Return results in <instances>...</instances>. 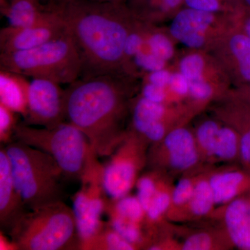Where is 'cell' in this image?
Returning a JSON list of instances; mask_svg holds the SVG:
<instances>
[{
  "mask_svg": "<svg viewBox=\"0 0 250 250\" xmlns=\"http://www.w3.org/2000/svg\"><path fill=\"white\" fill-rule=\"evenodd\" d=\"M51 10L62 18L80 52L83 78L114 75L124 60L130 31L119 3L59 0Z\"/></svg>",
  "mask_w": 250,
  "mask_h": 250,
  "instance_id": "1",
  "label": "cell"
},
{
  "mask_svg": "<svg viewBox=\"0 0 250 250\" xmlns=\"http://www.w3.org/2000/svg\"><path fill=\"white\" fill-rule=\"evenodd\" d=\"M65 95L67 123L84 134L98 156L111 155L126 134L121 129L124 95L114 75L77 80Z\"/></svg>",
  "mask_w": 250,
  "mask_h": 250,
  "instance_id": "2",
  "label": "cell"
},
{
  "mask_svg": "<svg viewBox=\"0 0 250 250\" xmlns=\"http://www.w3.org/2000/svg\"><path fill=\"white\" fill-rule=\"evenodd\" d=\"M4 149L15 184L28 209L63 202V172L52 156L16 140Z\"/></svg>",
  "mask_w": 250,
  "mask_h": 250,
  "instance_id": "3",
  "label": "cell"
},
{
  "mask_svg": "<svg viewBox=\"0 0 250 250\" xmlns=\"http://www.w3.org/2000/svg\"><path fill=\"white\" fill-rule=\"evenodd\" d=\"M0 66L11 73L60 84L76 82L83 70L80 52L69 32L34 48L1 53Z\"/></svg>",
  "mask_w": 250,
  "mask_h": 250,
  "instance_id": "4",
  "label": "cell"
},
{
  "mask_svg": "<svg viewBox=\"0 0 250 250\" xmlns=\"http://www.w3.org/2000/svg\"><path fill=\"white\" fill-rule=\"evenodd\" d=\"M9 236L18 250H81L74 210L63 202L27 210Z\"/></svg>",
  "mask_w": 250,
  "mask_h": 250,
  "instance_id": "5",
  "label": "cell"
},
{
  "mask_svg": "<svg viewBox=\"0 0 250 250\" xmlns=\"http://www.w3.org/2000/svg\"><path fill=\"white\" fill-rule=\"evenodd\" d=\"M14 140L49 154L67 179L81 180L96 154L84 134L69 123L54 128H36L22 122L16 126Z\"/></svg>",
  "mask_w": 250,
  "mask_h": 250,
  "instance_id": "6",
  "label": "cell"
},
{
  "mask_svg": "<svg viewBox=\"0 0 250 250\" xmlns=\"http://www.w3.org/2000/svg\"><path fill=\"white\" fill-rule=\"evenodd\" d=\"M149 142L133 131L125 139L103 165L104 188L110 199L129 195L136 186L141 171L147 163Z\"/></svg>",
  "mask_w": 250,
  "mask_h": 250,
  "instance_id": "7",
  "label": "cell"
},
{
  "mask_svg": "<svg viewBox=\"0 0 250 250\" xmlns=\"http://www.w3.org/2000/svg\"><path fill=\"white\" fill-rule=\"evenodd\" d=\"M95 154L81 179V188L73 198V209L81 241L83 245L93 238L103 228L108 197L104 188L103 164Z\"/></svg>",
  "mask_w": 250,
  "mask_h": 250,
  "instance_id": "8",
  "label": "cell"
},
{
  "mask_svg": "<svg viewBox=\"0 0 250 250\" xmlns=\"http://www.w3.org/2000/svg\"><path fill=\"white\" fill-rule=\"evenodd\" d=\"M60 83L46 79L32 78L29 82L27 114L24 123L54 128L66 121L65 90Z\"/></svg>",
  "mask_w": 250,
  "mask_h": 250,
  "instance_id": "9",
  "label": "cell"
},
{
  "mask_svg": "<svg viewBox=\"0 0 250 250\" xmlns=\"http://www.w3.org/2000/svg\"><path fill=\"white\" fill-rule=\"evenodd\" d=\"M202 159L195 136L189 130H171L162 141L154 143L147 161L156 167H167L176 172L195 168Z\"/></svg>",
  "mask_w": 250,
  "mask_h": 250,
  "instance_id": "10",
  "label": "cell"
},
{
  "mask_svg": "<svg viewBox=\"0 0 250 250\" xmlns=\"http://www.w3.org/2000/svg\"><path fill=\"white\" fill-rule=\"evenodd\" d=\"M49 14L40 22L25 27L3 28L0 31L1 53L27 50L58 39L68 33L65 22L57 13Z\"/></svg>",
  "mask_w": 250,
  "mask_h": 250,
  "instance_id": "11",
  "label": "cell"
},
{
  "mask_svg": "<svg viewBox=\"0 0 250 250\" xmlns=\"http://www.w3.org/2000/svg\"><path fill=\"white\" fill-rule=\"evenodd\" d=\"M29 210L15 184L11 164L4 147L0 150V225L9 235L16 224Z\"/></svg>",
  "mask_w": 250,
  "mask_h": 250,
  "instance_id": "12",
  "label": "cell"
},
{
  "mask_svg": "<svg viewBox=\"0 0 250 250\" xmlns=\"http://www.w3.org/2000/svg\"><path fill=\"white\" fill-rule=\"evenodd\" d=\"M166 115V108L163 104L142 97L135 104L133 112L134 131L149 143L160 142L170 132L165 123Z\"/></svg>",
  "mask_w": 250,
  "mask_h": 250,
  "instance_id": "13",
  "label": "cell"
},
{
  "mask_svg": "<svg viewBox=\"0 0 250 250\" xmlns=\"http://www.w3.org/2000/svg\"><path fill=\"white\" fill-rule=\"evenodd\" d=\"M223 207L225 231L233 247L250 250V194L237 197Z\"/></svg>",
  "mask_w": 250,
  "mask_h": 250,
  "instance_id": "14",
  "label": "cell"
},
{
  "mask_svg": "<svg viewBox=\"0 0 250 250\" xmlns=\"http://www.w3.org/2000/svg\"><path fill=\"white\" fill-rule=\"evenodd\" d=\"M213 21L211 13L189 8L176 16L170 32L187 47L198 48L205 42L206 31Z\"/></svg>",
  "mask_w": 250,
  "mask_h": 250,
  "instance_id": "15",
  "label": "cell"
},
{
  "mask_svg": "<svg viewBox=\"0 0 250 250\" xmlns=\"http://www.w3.org/2000/svg\"><path fill=\"white\" fill-rule=\"evenodd\" d=\"M215 205H225L250 194V170L231 169L208 174Z\"/></svg>",
  "mask_w": 250,
  "mask_h": 250,
  "instance_id": "16",
  "label": "cell"
},
{
  "mask_svg": "<svg viewBox=\"0 0 250 250\" xmlns=\"http://www.w3.org/2000/svg\"><path fill=\"white\" fill-rule=\"evenodd\" d=\"M215 205L214 194L208 175H199L191 198L188 202L169 217L170 220L198 218L209 215Z\"/></svg>",
  "mask_w": 250,
  "mask_h": 250,
  "instance_id": "17",
  "label": "cell"
},
{
  "mask_svg": "<svg viewBox=\"0 0 250 250\" xmlns=\"http://www.w3.org/2000/svg\"><path fill=\"white\" fill-rule=\"evenodd\" d=\"M22 77L1 70L0 103L24 118L27 111L29 83Z\"/></svg>",
  "mask_w": 250,
  "mask_h": 250,
  "instance_id": "18",
  "label": "cell"
},
{
  "mask_svg": "<svg viewBox=\"0 0 250 250\" xmlns=\"http://www.w3.org/2000/svg\"><path fill=\"white\" fill-rule=\"evenodd\" d=\"M9 25L13 27H25L40 22L49 14V10H43L39 0H11L3 8Z\"/></svg>",
  "mask_w": 250,
  "mask_h": 250,
  "instance_id": "19",
  "label": "cell"
},
{
  "mask_svg": "<svg viewBox=\"0 0 250 250\" xmlns=\"http://www.w3.org/2000/svg\"><path fill=\"white\" fill-rule=\"evenodd\" d=\"M172 190L173 188L161 174L157 190L146 211L145 229L147 234L155 229L161 220L167 215L172 204Z\"/></svg>",
  "mask_w": 250,
  "mask_h": 250,
  "instance_id": "20",
  "label": "cell"
},
{
  "mask_svg": "<svg viewBox=\"0 0 250 250\" xmlns=\"http://www.w3.org/2000/svg\"><path fill=\"white\" fill-rule=\"evenodd\" d=\"M233 247L224 230L220 231H200L188 237L181 245L182 250H226Z\"/></svg>",
  "mask_w": 250,
  "mask_h": 250,
  "instance_id": "21",
  "label": "cell"
},
{
  "mask_svg": "<svg viewBox=\"0 0 250 250\" xmlns=\"http://www.w3.org/2000/svg\"><path fill=\"white\" fill-rule=\"evenodd\" d=\"M82 250H134L131 243L126 241L106 223L96 234L82 247Z\"/></svg>",
  "mask_w": 250,
  "mask_h": 250,
  "instance_id": "22",
  "label": "cell"
},
{
  "mask_svg": "<svg viewBox=\"0 0 250 250\" xmlns=\"http://www.w3.org/2000/svg\"><path fill=\"white\" fill-rule=\"evenodd\" d=\"M240 159V136L236 130L220 126L215 141L213 161H232Z\"/></svg>",
  "mask_w": 250,
  "mask_h": 250,
  "instance_id": "23",
  "label": "cell"
},
{
  "mask_svg": "<svg viewBox=\"0 0 250 250\" xmlns=\"http://www.w3.org/2000/svg\"><path fill=\"white\" fill-rule=\"evenodd\" d=\"M220 126L213 121L202 123L196 131L195 139L202 159L213 161L215 141Z\"/></svg>",
  "mask_w": 250,
  "mask_h": 250,
  "instance_id": "24",
  "label": "cell"
},
{
  "mask_svg": "<svg viewBox=\"0 0 250 250\" xmlns=\"http://www.w3.org/2000/svg\"><path fill=\"white\" fill-rule=\"evenodd\" d=\"M230 49L238 62L241 77L250 82V38L246 33L233 36L230 41Z\"/></svg>",
  "mask_w": 250,
  "mask_h": 250,
  "instance_id": "25",
  "label": "cell"
},
{
  "mask_svg": "<svg viewBox=\"0 0 250 250\" xmlns=\"http://www.w3.org/2000/svg\"><path fill=\"white\" fill-rule=\"evenodd\" d=\"M199 175L187 176L181 179L173 188L172 204L166 217L169 218L177 210L183 208L191 198Z\"/></svg>",
  "mask_w": 250,
  "mask_h": 250,
  "instance_id": "26",
  "label": "cell"
},
{
  "mask_svg": "<svg viewBox=\"0 0 250 250\" xmlns=\"http://www.w3.org/2000/svg\"><path fill=\"white\" fill-rule=\"evenodd\" d=\"M160 177L161 174L159 172H149L139 177L136 182V196L142 205L145 211H146L150 205L153 197L157 190Z\"/></svg>",
  "mask_w": 250,
  "mask_h": 250,
  "instance_id": "27",
  "label": "cell"
},
{
  "mask_svg": "<svg viewBox=\"0 0 250 250\" xmlns=\"http://www.w3.org/2000/svg\"><path fill=\"white\" fill-rule=\"evenodd\" d=\"M17 113L0 103V141L9 144L14 141V133L18 123Z\"/></svg>",
  "mask_w": 250,
  "mask_h": 250,
  "instance_id": "28",
  "label": "cell"
},
{
  "mask_svg": "<svg viewBox=\"0 0 250 250\" xmlns=\"http://www.w3.org/2000/svg\"><path fill=\"white\" fill-rule=\"evenodd\" d=\"M240 136V159L243 168L250 170V106L245 120L237 128Z\"/></svg>",
  "mask_w": 250,
  "mask_h": 250,
  "instance_id": "29",
  "label": "cell"
},
{
  "mask_svg": "<svg viewBox=\"0 0 250 250\" xmlns=\"http://www.w3.org/2000/svg\"><path fill=\"white\" fill-rule=\"evenodd\" d=\"M147 44L149 52L165 62L170 59L173 55L174 50L172 43L169 39L163 34H152L148 39Z\"/></svg>",
  "mask_w": 250,
  "mask_h": 250,
  "instance_id": "30",
  "label": "cell"
},
{
  "mask_svg": "<svg viewBox=\"0 0 250 250\" xmlns=\"http://www.w3.org/2000/svg\"><path fill=\"white\" fill-rule=\"evenodd\" d=\"M205 62L201 56L198 54H191L182 59L180 62L181 73L187 77V80L193 81L203 78Z\"/></svg>",
  "mask_w": 250,
  "mask_h": 250,
  "instance_id": "31",
  "label": "cell"
},
{
  "mask_svg": "<svg viewBox=\"0 0 250 250\" xmlns=\"http://www.w3.org/2000/svg\"><path fill=\"white\" fill-rule=\"evenodd\" d=\"M134 62L138 66L147 71L154 72L162 70L165 61L156 57L152 52H139L134 57Z\"/></svg>",
  "mask_w": 250,
  "mask_h": 250,
  "instance_id": "32",
  "label": "cell"
},
{
  "mask_svg": "<svg viewBox=\"0 0 250 250\" xmlns=\"http://www.w3.org/2000/svg\"><path fill=\"white\" fill-rule=\"evenodd\" d=\"M189 93L196 100H206L211 96L213 90L211 86L202 78L189 82Z\"/></svg>",
  "mask_w": 250,
  "mask_h": 250,
  "instance_id": "33",
  "label": "cell"
},
{
  "mask_svg": "<svg viewBox=\"0 0 250 250\" xmlns=\"http://www.w3.org/2000/svg\"><path fill=\"white\" fill-rule=\"evenodd\" d=\"M144 42L143 36L140 35L139 33L130 31L125 42L124 59L125 57H135L142 50Z\"/></svg>",
  "mask_w": 250,
  "mask_h": 250,
  "instance_id": "34",
  "label": "cell"
},
{
  "mask_svg": "<svg viewBox=\"0 0 250 250\" xmlns=\"http://www.w3.org/2000/svg\"><path fill=\"white\" fill-rule=\"evenodd\" d=\"M166 92L164 88L148 83L143 90V97L154 103H164L166 99Z\"/></svg>",
  "mask_w": 250,
  "mask_h": 250,
  "instance_id": "35",
  "label": "cell"
},
{
  "mask_svg": "<svg viewBox=\"0 0 250 250\" xmlns=\"http://www.w3.org/2000/svg\"><path fill=\"white\" fill-rule=\"evenodd\" d=\"M171 89L179 95H184L189 92V81L182 73L171 75L169 82Z\"/></svg>",
  "mask_w": 250,
  "mask_h": 250,
  "instance_id": "36",
  "label": "cell"
},
{
  "mask_svg": "<svg viewBox=\"0 0 250 250\" xmlns=\"http://www.w3.org/2000/svg\"><path fill=\"white\" fill-rule=\"evenodd\" d=\"M186 4L191 9L214 12L218 11L220 4L218 0H184Z\"/></svg>",
  "mask_w": 250,
  "mask_h": 250,
  "instance_id": "37",
  "label": "cell"
},
{
  "mask_svg": "<svg viewBox=\"0 0 250 250\" xmlns=\"http://www.w3.org/2000/svg\"><path fill=\"white\" fill-rule=\"evenodd\" d=\"M170 77V74L162 69L157 71L152 72L149 77V83L165 88L166 85H169Z\"/></svg>",
  "mask_w": 250,
  "mask_h": 250,
  "instance_id": "38",
  "label": "cell"
},
{
  "mask_svg": "<svg viewBox=\"0 0 250 250\" xmlns=\"http://www.w3.org/2000/svg\"><path fill=\"white\" fill-rule=\"evenodd\" d=\"M2 231L0 233V250H18L17 246L12 240L3 234Z\"/></svg>",
  "mask_w": 250,
  "mask_h": 250,
  "instance_id": "39",
  "label": "cell"
},
{
  "mask_svg": "<svg viewBox=\"0 0 250 250\" xmlns=\"http://www.w3.org/2000/svg\"><path fill=\"white\" fill-rule=\"evenodd\" d=\"M164 4L169 7H175L179 5L182 0H161Z\"/></svg>",
  "mask_w": 250,
  "mask_h": 250,
  "instance_id": "40",
  "label": "cell"
},
{
  "mask_svg": "<svg viewBox=\"0 0 250 250\" xmlns=\"http://www.w3.org/2000/svg\"><path fill=\"white\" fill-rule=\"evenodd\" d=\"M245 33L250 38V17L248 18L245 24Z\"/></svg>",
  "mask_w": 250,
  "mask_h": 250,
  "instance_id": "41",
  "label": "cell"
},
{
  "mask_svg": "<svg viewBox=\"0 0 250 250\" xmlns=\"http://www.w3.org/2000/svg\"><path fill=\"white\" fill-rule=\"evenodd\" d=\"M97 1H104V2H116L119 3V0H93Z\"/></svg>",
  "mask_w": 250,
  "mask_h": 250,
  "instance_id": "42",
  "label": "cell"
},
{
  "mask_svg": "<svg viewBox=\"0 0 250 250\" xmlns=\"http://www.w3.org/2000/svg\"><path fill=\"white\" fill-rule=\"evenodd\" d=\"M243 1H244L245 4H246L250 9V0H243Z\"/></svg>",
  "mask_w": 250,
  "mask_h": 250,
  "instance_id": "43",
  "label": "cell"
}]
</instances>
